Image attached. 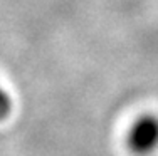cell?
<instances>
[{
  "instance_id": "6da1fadb",
  "label": "cell",
  "mask_w": 158,
  "mask_h": 156,
  "mask_svg": "<svg viewBox=\"0 0 158 156\" xmlns=\"http://www.w3.org/2000/svg\"><path fill=\"white\" fill-rule=\"evenodd\" d=\"M128 146L136 154H150L158 148V116L143 114L128 133Z\"/></svg>"
},
{
  "instance_id": "7a4b0ae2",
  "label": "cell",
  "mask_w": 158,
  "mask_h": 156,
  "mask_svg": "<svg viewBox=\"0 0 158 156\" xmlns=\"http://www.w3.org/2000/svg\"><path fill=\"white\" fill-rule=\"evenodd\" d=\"M10 109H12V101H10V96L3 91V87L0 86V119L9 116Z\"/></svg>"
}]
</instances>
